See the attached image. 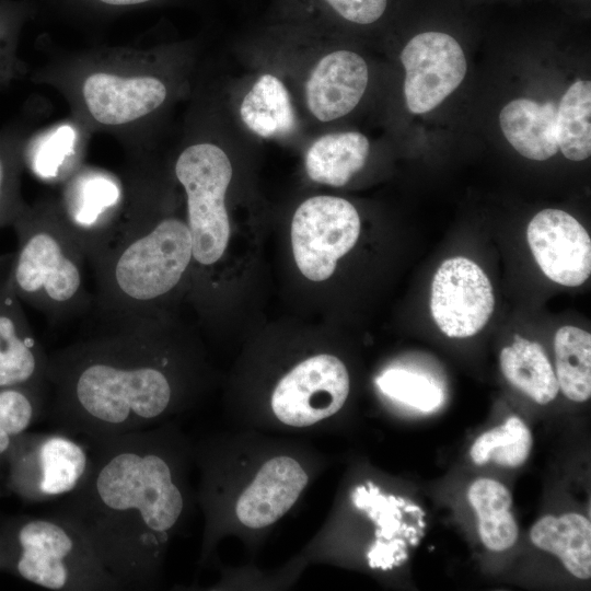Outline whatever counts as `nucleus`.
<instances>
[{
	"instance_id": "nucleus-1",
	"label": "nucleus",
	"mask_w": 591,
	"mask_h": 591,
	"mask_svg": "<svg viewBox=\"0 0 591 591\" xmlns=\"http://www.w3.org/2000/svg\"><path fill=\"white\" fill-rule=\"evenodd\" d=\"M89 444L86 476L55 514L83 535L123 590L151 587L186 505L165 436L142 429Z\"/></svg>"
},
{
	"instance_id": "nucleus-2",
	"label": "nucleus",
	"mask_w": 591,
	"mask_h": 591,
	"mask_svg": "<svg viewBox=\"0 0 591 591\" xmlns=\"http://www.w3.org/2000/svg\"><path fill=\"white\" fill-rule=\"evenodd\" d=\"M106 322L105 331L55 351L47 362L51 420L88 442L144 429L176 397L153 317Z\"/></svg>"
},
{
	"instance_id": "nucleus-3",
	"label": "nucleus",
	"mask_w": 591,
	"mask_h": 591,
	"mask_svg": "<svg viewBox=\"0 0 591 591\" xmlns=\"http://www.w3.org/2000/svg\"><path fill=\"white\" fill-rule=\"evenodd\" d=\"M193 262L187 222L150 221L137 208L118 216L108 237L88 263L105 320L153 317L152 309L182 282Z\"/></svg>"
},
{
	"instance_id": "nucleus-4",
	"label": "nucleus",
	"mask_w": 591,
	"mask_h": 591,
	"mask_svg": "<svg viewBox=\"0 0 591 591\" xmlns=\"http://www.w3.org/2000/svg\"><path fill=\"white\" fill-rule=\"evenodd\" d=\"M18 240L9 279L21 300L50 321L76 316L90 305L83 246L60 208L25 207L12 224Z\"/></svg>"
},
{
	"instance_id": "nucleus-5",
	"label": "nucleus",
	"mask_w": 591,
	"mask_h": 591,
	"mask_svg": "<svg viewBox=\"0 0 591 591\" xmlns=\"http://www.w3.org/2000/svg\"><path fill=\"white\" fill-rule=\"evenodd\" d=\"M0 569L47 590H123L83 535L57 514L2 523Z\"/></svg>"
},
{
	"instance_id": "nucleus-6",
	"label": "nucleus",
	"mask_w": 591,
	"mask_h": 591,
	"mask_svg": "<svg viewBox=\"0 0 591 591\" xmlns=\"http://www.w3.org/2000/svg\"><path fill=\"white\" fill-rule=\"evenodd\" d=\"M174 173L186 195L193 262L211 266L223 256L230 239L225 194L233 175L232 163L219 146L197 142L179 153Z\"/></svg>"
},
{
	"instance_id": "nucleus-7",
	"label": "nucleus",
	"mask_w": 591,
	"mask_h": 591,
	"mask_svg": "<svg viewBox=\"0 0 591 591\" xmlns=\"http://www.w3.org/2000/svg\"><path fill=\"white\" fill-rule=\"evenodd\" d=\"M90 462L86 445L71 434L26 431L8 455V486L31 502L63 498L84 479Z\"/></svg>"
},
{
	"instance_id": "nucleus-8",
	"label": "nucleus",
	"mask_w": 591,
	"mask_h": 591,
	"mask_svg": "<svg viewBox=\"0 0 591 591\" xmlns=\"http://www.w3.org/2000/svg\"><path fill=\"white\" fill-rule=\"evenodd\" d=\"M359 233L360 218L348 200L326 195L304 200L291 222V244L299 270L312 281L328 279L337 260L355 246Z\"/></svg>"
},
{
	"instance_id": "nucleus-9",
	"label": "nucleus",
	"mask_w": 591,
	"mask_h": 591,
	"mask_svg": "<svg viewBox=\"0 0 591 591\" xmlns=\"http://www.w3.org/2000/svg\"><path fill=\"white\" fill-rule=\"evenodd\" d=\"M404 96L412 114L434 109L463 82L467 63L459 40L439 30L415 34L401 51Z\"/></svg>"
},
{
	"instance_id": "nucleus-10",
	"label": "nucleus",
	"mask_w": 591,
	"mask_h": 591,
	"mask_svg": "<svg viewBox=\"0 0 591 591\" xmlns=\"http://www.w3.org/2000/svg\"><path fill=\"white\" fill-rule=\"evenodd\" d=\"M349 393L348 371L340 359L321 354L293 367L276 385L271 408L291 427H308L336 414Z\"/></svg>"
},
{
	"instance_id": "nucleus-11",
	"label": "nucleus",
	"mask_w": 591,
	"mask_h": 591,
	"mask_svg": "<svg viewBox=\"0 0 591 591\" xmlns=\"http://www.w3.org/2000/svg\"><path fill=\"white\" fill-rule=\"evenodd\" d=\"M494 304L491 283L473 260L449 258L436 271L430 309L447 336L464 338L477 334L490 318Z\"/></svg>"
},
{
	"instance_id": "nucleus-12",
	"label": "nucleus",
	"mask_w": 591,
	"mask_h": 591,
	"mask_svg": "<svg viewBox=\"0 0 591 591\" xmlns=\"http://www.w3.org/2000/svg\"><path fill=\"white\" fill-rule=\"evenodd\" d=\"M11 260L12 254L0 257V387L47 390L48 356L10 283Z\"/></svg>"
},
{
	"instance_id": "nucleus-13",
	"label": "nucleus",
	"mask_w": 591,
	"mask_h": 591,
	"mask_svg": "<svg viewBox=\"0 0 591 591\" xmlns=\"http://www.w3.org/2000/svg\"><path fill=\"white\" fill-rule=\"evenodd\" d=\"M528 243L542 271L553 281L577 287L591 274V240L569 213L544 209L530 221Z\"/></svg>"
},
{
	"instance_id": "nucleus-14",
	"label": "nucleus",
	"mask_w": 591,
	"mask_h": 591,
	"mask_svg": "<svg viewBox=\"0 0 591 591\" xmlns=\"http://www.w3.org/2000/svg\"><path fill=\"white\" fill-rule=\"evenodd\" d=\"M82 99L91 117L104 126H123L158 109L166 100L165 83L154 76L93 72L82 84Z\"/></svg>"
},
{
	"instance_id": "nucleus-15",
	"label": "nucleus",
	"mask_w": 591,
	"mask_h": 591,
	"mask_svg": "<svg viewBox=\"0 0 591 591\" xmlns=\"http://www.w3.org/2000/svg\"><path fill=\"white\" fill-rule=\"evenodd\" d=\"M369 81L366 60L349 49L329 51L314 63L304 82L311 115L328 123L348 115L363 97Z\"/></svg>"
},
{
	"instance_id": "nucleus-16",
	"label": "nucleus",
	"mask_w": 591,
	"mask_h": 591,
	"mask_svg": "<svg viewBox=\"0 0 591 591\" xmlns=\"http://www.w3.org/2000/svg\"><path fill=\"white\" fill-rule=\"evenodd\" d=\"M306 484L308 475L298 461L289 456L273 457L240 496L236 517L251 529L270 525L293 506Z\"/></svg>"
},
{
	"instance_id": "nucleus-17",
	"label": "nucleus",
	"mask_w": 591,
	"mask_h": 591,
	"mask_svg": "<svg viewBox=\"0 0 591 591\" xmlns=\"http://www.w3.org/2000/svg\"><path fill=\"white\" fill-rule=\"evenodd\" d=\"M499 124L507 141L526 159L545 161L558 151L557 106L553 102L513 99L501 108Z\"/></svg>"
},
{
	"instance_id": "nucleus-18",
	"label": "nucleus",
	"mask_w": 591,
	"mask_h": 591,
	"mask_svg": "<svg viewBox=\"0 0 591 591\" xmlns=\"http://www.w3.org/2000/svg\"><path fill=\"white\" fill-rule=\"evenodd\" d=\"M369 151V140L359 131L323 135L306 150V174L320 184L344 186L364 166Z\"/></svg>"
},
{
	"instance_id": "nucleus-19",
	"label": "nucleus",
	"mask_w": 591,
	"mask_h": 591,
	"mask_svg": "<svg viewBox=\"0 0 591 591\" xmlns=\"http://www.w3.org/2000/svg\"><path fill=\"white\" fill-rule=\"evenodd\" d=\"M530 537L538 548L556 555L576 578L591 576V524L578 513L545 515L531 529Z\"/></svg>"
},
{
	"instance_id": "nucleus-20",
	"label": "nucleus",
	"mask_w": 591,
	"mask_h": 591,
	"mask_svg": "<svg viewBox=\"0 0 591 591\" xmlns=\"http://www.w3.org/2000/svg\"><path fill=\"white\" fill-rule=\"evenodd\" d=\"M243 124L262 138L286 136L294 129L296 114L285 83L273 73L256 79L240 104Z\"/></svg>"
},
{
	"instance_id": "nucleus-21",
	"label": "nucleus",
	"mask_w": 591,
	"mask_h": 591,
	"mask_svg": "<svg viewBox=\"0 0 591 591\" xmlns=\"http://www.w3.org/2000/svg\"><path fill=\"white\" fill-rule=\"evenodd\" d=\"M500 368L514 387L541 405L552 402L558 393L556 374L538 343L515 334L513 344L500 352Z\"/></svg>"
},
{
	"instance_id": "nucleus-22",
	"label": "nucleus",
	"mask_w": 591,
	"mask_h": 591,
	"mask_svg": "<svg viewBox=\"0 0 591 591\" xmlns=\"http://www.w3.org/2000/svg\"><path fill=\"white\" fill-rule=\"evenodd\" d=\"M467 498L477 514L483 544L494 552L510 548L518 538V526L510 512L508 488L497 480L479 478L471 485Z\"/></svg>"
},
{
	"instance_id": "nucleus-23",
	"label": "nucleus",
	"mask_w": 591,
	"mask_h": 591,
	"mask_svg": "<svg viewBox=\"0 0 591 591\" xmlns=\"http://www.w3.org/2000/svg\"><path fill=\"white\" fill-rule=\"evenodd\" d=\"M557 144L575 162L591 154V82L578 79L566 90L557 106Z\"/></svg>"
},
{
	"instance_id": "nucleus-24",
	"label": "nucleus",
	"mask_w": 591,
	"mask_h": 591,
	"mask_svg": "<svg viewBox=\"0 0 591 591\" xmlns=\"http://www.w3.org/2000/svg\"><path fill=\"white\" fill-rule=\"evenodd\" d=\"M556 378L561 392L573 402L591 396V335L575 327L563 326L554 339Z\"/></svg>"
},
{
	"instance_id": "nucleus-25",
	"label": "nucleus",
	"mask_w": 591,
	"mask_h": 591,
	"mask_svg": "<svg viewBox=\"0 0 591 591\" xmlns=\"http://www.w3.org/2000/svg\"><path fill=\"white\" fill-rule=\"evenodd\" d=\"M533 443L528 426L517 416L503 425L479 436L471 448V457L477 465L489 461L506 467L522 465Z\"/></svg>"
},
{
	"instance_id": "nucleus-26",
	"label": "nucleus",
	"mask_w": 591,
	"mask_h": 591,
	"mask_svg": "<svg viewBox=\"0 0 591 591\" xmlns=\"http://www.w3.org/2000/svg\"><path fill=\"white\" fill-rule=\"evenodd\" d=\"M45 392L25 386L0 387V466H5L16 439L39 417Z\"/></svg>"
},
{
	"instance_id": "nucleus-27",
	"label": "nucleus",
	"mask_w": 591,
	"mask_h": 591,
	"mask_svg": "<svg viewBox=\"0 0 591 591\" xmlns=\"http://www.w3.org/2000/svg\"><path fill=\"white\" fill-rule=\"evenodd\" d=\"M375 382L389 397L424 412L437 408L442 399L440 389L432 381L404 369H389Z\"/></svg>"
},
{
	"instance_id": "nucleus-28",
	"label": "nucleus",
	"mask_w": 591,
	"mask_h": 591,
	"mask_svg": "<svg viewBox=\"0 0 591 591\" xmlns=\"http://www.w3.org/2000/svg\"><path fill=\"white\" fill-rule=\"evenodd\" d=\"M21 149L14 134L0 135V229L12 225L25 207L20 197Z\"/></svg>"
},
{
	"instance_id": "nucleus-29",
	"label": "nucleus",
	"mask_w": 591,
	"mask_h": 591,
	"mask_svg": "<svg viewBox=\"0 0 591 591\" xmlns=\"http://www.w3.org/2000/svg\"><path fill=\"white\" fill-rule=\"evenodd\" d=\"M326 7L343 21L368 26L382 20L390 0H323Z\"/></svg>"
},
{
	"instance_id": "nucleus-30",
	"label": "nucleus",
	"mask_w": 591,
	"mask_h": 591,
	"mask_svg": "<svg viewBox=\"0 0 591 591\" xmlns=\"http://www.w3.org/2000/svg\"><path fill=\"white\" fill-rule=\"evenodd\" d=\"M15 69V58L10 37L0 33V83L8 80Z\"/></svg>"
},
{
	"instance_id": "nucleus-31",
	"label": "nucleus",
	"mask_w": 591,
	"mask_h": 591,
	"mask_svg": "<svg viewBox=\"0 0 591 591\" xmlns=\"http://www.w3.org/2000/svg\"><path fill=\"white\" fill-rule=\"evenodd\" d=\"M107 4H114V5H128V4H138L143 3L151 0H100Z\"/></svg>"
}]
</instances>
